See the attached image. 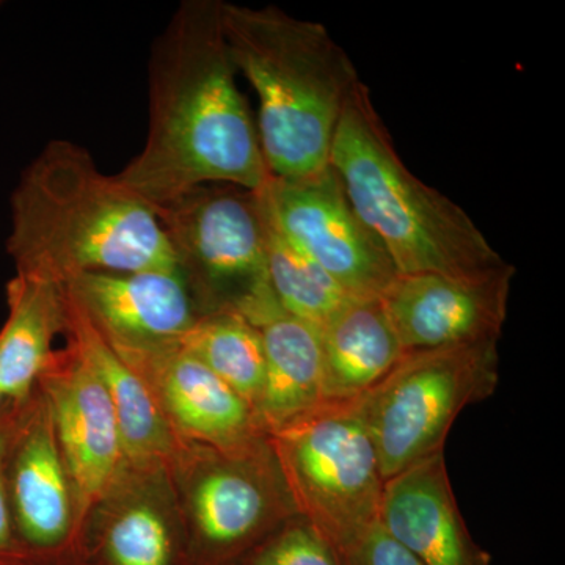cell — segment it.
Segmentation results:
<instances>
[{
	"label": "cell",
	"instance_id": "1",
	"mask_svg": "<svg viewBox=\"0 0 565 565\" xmlns=\"http://www.w3.org/2000/svg\"><path fill=\"white\" fill-rule=\"evenodd\" d=\"M221 0H185L152 46L143 150L117 174L152 210L206 184L259 191L270 178L236 74Z\"/></svg>",
	"mask_w": 565,
	"mask_h": 565
},
{
	"label": "cell",
	"instance_id": "2",
	"mask_svg": "<svg viewBox=\"0 0 565 565\" xmlns=\"http://www.w3.org/2000/svg\"><path fill=\"white\" fill-rule=\"evenodd\" d=\"M7 250L17 274L58 286L84 274L178 270L150 204L68 140L47 143L22 172Z\"/></svg>",
	"mask_w": 565,
	"mask_h": 565
},
{
	"label": "cell",
	"instance_id": "3",
	"mask_svg": "<svg viewBox=\"0 0 565 565\" xmlns=\"http://www.w3.org/2000/svg\"><path fill=\"white\" fill-rule=\"evenodd\" d=\"M237 73L259 99L258 128L270 177L297 180L330 167L334 132L359 71L321 22L277 7L222 6Z\"/></svg>",
	"mask_w": 565,
	"mask_h": 565
},
{
	"label": "cell",
	"instance_id": "4",
	"mask_svg": "<svg viewBox=\"0 0 565 565\" xmlns=\"http://www.w3.org/2000/svg\"><path fill=\"white\" fill-rule=\"evenodd\" d=\"M330 167L397 274L482 278L512 266L459 204L408 170L363 82L341 115Z\"/></svg>",
	"mask_w": 565,
	"mask_h": 565
},
{
	"label": "cell",
	"instance_id": "5",
	"mask_svg": "<svg viewBox=\"0 0 565 565\" xmlns=\"http://www.w3.org/2000/svg\"><path fill=\"white\" fill-rule=\"evenodd\" d=\"M269 440L297 514L338 552L379 522L385 479L362 397L323 399Z\"/></svg>",
	"mask_w": 565,
	"mask_h": 565
},
{
	"label": "cell",
	"instance_id": "6",
	"mask_svg": "<svg viewBox=\"0 0 565 565\" xmlns=\"http://www.w3.org/2000/svg\"><path fill=\"white\" fill-rule=\"evenodd\" d=\"M200 315L233 311L255 322L278 307L256 191L206 184L154 210Z\"/></svg>",
	"mask_w": 565,
	"mask_h": 565
},
{
	"label": "cell",
	"instance_id": "7",
	"mask_svg": "<svg viewBox=\"0 0 565 565\" xmlns=\"http://www.w3.org/2000/svg\"><path fill=\"white\" fill-rule=\"evenodd\" d=\"M170 476L191 565L239 563L297 515L269 435L234 449L184 441Z\"/></svg>",
	"mask_w": 565,
	"mask_h": 565
},
{
	"label": "cell",
	"instance_id": "8",
	"mask_svg": "<svg viewBox=\"0 0 565 565\" xmlns=\"http://www.w3.org/2000/svg\"><path fill=\"white\" fill-rule=\"evenodd\" d=\"M498 382V341L405 353L392 373L362 396L385 481L444 455L457 416L492 396Z\"/></svg>",
	"mask_w": 565,
	"mask_h": 565
},
{
	"label": "cell",
	"instance_id": "9",
	"mask_svg": "<svg viewBox=\"0 0 565 565\" xmlns=\"http://www.w3.org/2000/svg\"><path fill=\"white\" fill-rule=\"evenodd\" d=\"M270 221L349 299H381L397 270L353 210L332 167L297 180L270 177L258 191Z\"/></svg>",
	"mask_w": 565,
	"mask_h": 565
},
{
	"label": "cell",
	"instance_id": "10",
	"mask_svg": "<svg viewBox=\"0 0 565 565\" xmlns=\"http://www.w3.org/2000/svg\"><path fill=\"white\" fill-rule=\"evenodd\" d=\"M6 476L11 522L22 552L44 565H77L73 484L50 404L39 386L18 404Z\"/></svg>",
	"mask_w": 565,
	"mask_h": 565
},
{
	"label": "cell",
	"instance_id": "11",
	"mask_svg": "<svg viewBox=\"0 0 565 565\" xmlns=\"http://www.w3.org/2000/svg\"><path fill=\"white\" fill-rule=\"evenodd\" d=\"M36 386L50 404L73 484L81 548L88 516L128 463L120 427L103 382L71 343L52 353Z\"/></svg>",
	"mask_w": 565,
	"mask_h": 565
},
{
	"label": "cell",
	"instance_id": "12",
	"mask_svg": "<svg viewBox=\"0 0 565 565\" xmlns=\"http://www.w3.org/2000/svg\"><path fill=\"white\" fill-rule=\"evenodd\" d=\"M514 266L482 278L397 275L381 297L404 353L498 341Z\"/></svg>",
	"mask_w": 565,
	"mask_h": 565
},
{
	"label": "cell",
	"instance_id": "13",
	"mask_svg": "<svg viewBox=\"0 0 565 565\" xmlns=\"http://www.w3.org/2000/svg\"><path fill=\"white\" fill-rule=\"evenodd\" d=\"M77 565H191L169 470L126 463L88 516Z\"/></svg>",
	"mask_w": 565,
	"mask_h": 565
},
{
	"label": "cell",
	"instance_id": "14",
	"mask_svg": "<svg viewBox=\"0 0 565 565\" xmlns=\"http://www.w3.org/2000/svg\"><path fill=\"white\" fill-rule=\"evenodd\" d=\"M114 349L147 382L181 440L234 449L266 437L250 405L180 344Z\"/></svg>",
	"mask_w": 565,
	"mask_h": 565
},
{
	"label": "cell",
	"instance_id": "15",
	"mask_svg": "<svg viewBox=\"0 0 565 565\" xmlns=\"http://www.w3.org/2000/svg\"><path fill=\"white\" fill-rule=\"evenodd\" d=\"M63 288L114 348L178 344L202 316L178 270L84 274Z\"/></svg>",
	"mask_w": 565,
	"mask_h": 565
},
{
	"label": "cell",
	"instance_id": "16",
	"mask_svg": "<svg viewBox=\"0 0 565 565\" xmlns=\"http://www.w3.org/2000/svg\"><path fill=\"white\" fill-rule=\"evenodd\" d=\"M379 523L423 565H490L457 504L445 452L385 481Z\"/></svg>",
	"mask_w": 565,
	"mask_h": 565
},
{
	"label": "cell",
	"instance_id": "17",
	"mask_svg": "<svg viewBox=\"0 0 565 565\" xmlns=\"http://www.w3.org/2000/svg\"><path fill=\"white\" fill-rule=\"evenodd\" d=\"M63 296L68 343L90 364L109 394L120 427L126 462L139 470L162 468L170 471L184 440L174 434L141 375L118 355L65 288Z\"/></svg>",
	"mask_w": 565,
	"mask_h": 565
},
{
	"label": "cell",
	"instance_id": "18",
	"mask_svg": "<svg viewBox=\"0 0 565 565\" xmlns=\"http://www.w3.org/2000/svg\"><path fill=\"white\" fill-rule=\"evenodd\" d=\"M318 332L327 401L364 396L405 355L381 299H349Z\"/></svg>",
	"mask_w": 565,
	"mask_h": 565
},
{
	"label": "cell",
	"instance_id": "19",
	"mask_svg": "<svg viewBox=\"0 0 565 565\" xmlns=\"http://www.w3.org/2000/svg\"><path fill=\"white\" fill-rule=\"evenodd\" d=\"M262 334L264 385L256 418L267 435L322 403V349L316 327L274 308L253 322Z\"/></svg>",
	"mask_w": 565,
	"mask_h": 565
},
{
	"label": "cell",
	"instance_id": "20",
	"mask_svg": "<svg viewBox=\"0 0 565 565\" xmlns=\"http://www.w3.org/2000/svg\"><path fill=\"white\" fill-rule=\"evenodd\" d=\"M9 316L0 330V394L24 404L65 333L63 286L17 274L7 285Z\"/></svg>",
	"mask_w": 565,
	"mask_h": 565
},
{
	"label": "cell",
	"instance_id": "21",
	"mask_svg": "<svg viewBox=\"0 0 565 565\" xmlns=\"http://www.w3.org/2000/svg\"><path fill=\"white\" fill-rule=\"evenodd\" d=\"M178 344L206 364L256 414L266 362L262 334L252 322L233 311L203 315Z\"/></svg>",
	"mask_w": 565,
	"mask_h": 565
},
{
	"label": "cell",
	"instance_id": "22",
	"mask_svg": "<svg viewBox=\"0 0 565 565\" xmlns=\"http://www.w3.org/2000/svg\"><path fill=\"white\" fill-rule=\"evenodd\" d=\"M262 207L266 228L267 275L275 299L286 313L319 330L348 302L349 297L323 273L321 266L286 239L285 234L270 221L263 203Z\"/></svg>",
	"mask_w": 565,
	"mask_h": 565
},
{
	"label": "cell",
	"instance_id": "23",
	"mask_svg": "<svg viewBox=\"0 0 565 565\" xmlns=\"http://www.w3.org/2000/svg\"><path fill=\"white\" fill-rule=\"evenodd\" d=\"M241 565H344L343 556L302 515H294L239 561Z\"/></svg>",
	"mask_w": 565,
	"mask_h": 565
},
{
	"label": "cell",
	"instance_id": "24",
	"mask_svg": "<svg viewBox=\"0 0 565 565\" xmlns=\"http://www.w3.org/2000/svg\"><path fill=\"white\" fill-rule=\"evenodd\" d=\"M341 556L344 565H423L379 522L343 550Z\"/></svg>",
	"mask_w": 565,
	"mask_h": 565
},
{
	"label": "cell",
	"instance_id": "25",
	"mask_svg": "<svg viewBox=\"0 0 565 565\" xmlns=\"http://www.w3.org/2000/svg\"><path fill=\"white\" fill-rule=\"evenodd\" d=\"M18 404L6 401L0 408V555L13 553V555H25L18 544L14 535L13 522H11L9 493H7V455L11 433H13L14 419H17Z\"/></svg>",
	"mask_w": 565,
	"mask_h": 565
},
{
	"label": "cell",
	"instance_id": "26",
	"mask_svg": "<svg viewBox=\"0 0 565 565\" xmlns=\"http://www.w3.org/2000/svg\"><path fill=\"white\" fill-rule=\"evenodd\" d=\"M0 565H44L28 555H13V553H3L0 555Z\"/></svg>",
	"mask_w": 565,
	"mask_h": 565
},
{
	"label": "cell",
	"instance_id": "27",
	"mask_svg": "<svg viewBox=\"0 0 565 565\" xmlns=\"http://www.w3.org/2000/svg\"><path fill=\"white\" fill-rule=\"evenodd\" d=\"M3 403H6V401H3L2 394H0V408H2Z\"/></svg>",
	"mask_w": 565,
	"mask_h": 565
},
{
	"label": "cell",
	"instance_id": "28",
	"mask_svg": "<svg viewBox=\"0 0 565 565\" xmlns=\"http://www.w3.org/2000/svg\"><path fill=\"white\" fill-rule=\"evenodd\" d=\"M230 565H241V564H237V563H236V564H230Z\"/></svg>",
	"mask_w": 565,
	"mask_h": 565
}]
</instances>
